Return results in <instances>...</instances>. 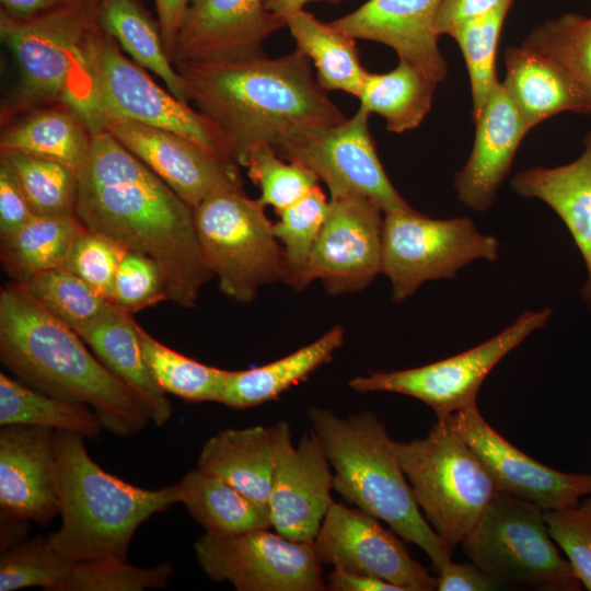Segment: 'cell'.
<instances>
[{
	"instance_id": "cell-48",
	"label": "cell",
	"mask_w": 591,
	"mask_h": 591,
	"mask_svg": "<svg viewBox=\"0 0 591 591\" xmlns=\"http://www.w3.org/2000/svg\"><path fill=\"white\" fill-rule=\"evenodd\" d=\"M34 217L13 170L0 157V237L15 233Z\"/></svg>"
},
{
	"instance_id": "cell-11",
	"label": "cell",
	"mask_w": 591,
	"mask_h": 591,
	"mask_svg": "<svg viewBox=\"0 0 591 591\" xmlns=\"http://www.w3.org/2000/svg\"><path fill=\"white\" fill-rule=\"evenodd\" d=\"M500 244L480 233L468 217L433 219L415 209L384 212L382 266L396 303L412 297L422 283L455 278L476 259L495 262Z\"/></svg>"
},
{
	"instance_id": "cell-6",
	"label": "cell",
	"mask_w": 591,
	"mask_h": 591,
	"mask_svg": "<svg viewBox=\"0 0 591 591\" xmlns=\"http://www.w3.org/2000/svg\"><path fill=\"white\" fill-rule=\"evenodd\" d=\"M99 26L93 0L24 19L0 12L1 39L18 69L16 84L1 109L2 123L55 104L74 111L84 86L86 44Z\"/></svg>"
},
{
	"instance_id": "cell-50",
	"label": "cell",
	"mask_w": 591,
	"mask_h": 591,
	"mask_svg": "<svg viewBox=\"0 0 591 591\" xmlns=\"http://www.w3.org/2000/svg\"><path fill=\"white\" fill-rule=\"evenodd\" d=\"M515 0H443L438 21L439 35L465 21L486 15L502 7H512Z\"/></svg>"
},
{
	"instance_id": "cell-33",
	"label": "cell",
	"mask_w": 591,
	"mask_h": 591,
	"mask_svg": "<svg viewBox=\"0 0 591 591\" xmlns=\"http://www.w3.org/2000/svg\"><path fill=\"white\" fill-rule=\"evenodd\" d=\"M83 228L77 216H35L15 233L0 237L3 271L13 282L24 283L38 274L63 267Z\"/></svg>"
},
{
	"instance_id": "cell-35",
	"label": "cell",
	"mask_w": 591,
	"mask_h": 591,
	"mask_svg": "<svg viewBox=\"0 0 591 591\" xmlns=\"http://www.w3.org/2000/svg\"><path fill=\"white\" fill-rule=\"evenodd\" d=\"M38 426L95 439L103 426L85 404L72 403L38 392L0 373V426Z\"/></svg>"
},
{
	"instance_id": "cell-43",
	"label": "cell",
	"mask_w": 591,
	"mask_h": 591,
	"mask_svg": "<svg viewBox=\"0 0 591 591\" xmlns=\"http://www.w3.org/2000/svg\"><path fill=\"white\" fill-rule=\"evenodd\" d=\"M243 166L260 190V202L271 206L276 212L301 200L318 186V178L311 170L281 158L268 143L252 148Z\"/></svg>"
},
{
	"instance_id": "cell-26",
	"label": "cell",
	"mask_w": 591,
	"mask_h": 591,
	"mask_svg": "<svg viewBox=\"0 0 591 591\" xmlns=\"http://www.w3.org/2000/svg\"><path fill=\"white\" fill-rule=\"evenodd\" d=\"M137 327L132 314L114 304L97 321L76 333L99 360L134 391L150 420L162 426L172 415V405L144 361Z\"/></svg>"
},
{
	"instance_id": "cell-36",
	"label": "cell",
	"mask_w": 591,
	"mask_h": 591,
	"mask_svg": "<svg viewBox=\"0 0 591 591\" xmlns=\"http://www.w3.org/2000/svg\"><path fill=\"white\" fill-rule=\"evenodd\" d=\"M522 45L553 61L581 93L591 114V16L565 13L547 20Z\"/></svg>"
},
{
	"instance_id": "cell-42",
	"label": "cell",
	"mask_w": 591,
	"mask_h": 591,
	"mask_svg": "<svg viewBox=\"0 0 591 591\" xmlns=\"http://www.w3.org/2000/svg\"><path fill=\"white\" fill-rule=\"evenodd\" d=\"M73 564L53 546L48 535L24 540L1 552L0 591L33 587L59 591Z\"/></svg>"
},
{
	"instance_id": "cell-53",
	"label": "cell",
	"mask_w": 591,
	"mask_h": 591,
	"mask_svg": "<svg viewBox=\"0 0 591 591\" xmlns=\"http://www.w3.org/2000/svg\"><path fill=\"white\" fill-rule=\"evenodd\" d=\"M77 1L79 0H0L1 12L18 19L34 16Z\"/></svg>"
},
{
	"instance_id": "cell-55",
	"label": "cell",
	"mask_w": 591,
	"mask_h": 591,
	"mask_svg": "<svg viewBox=\"0 0 591 591\" xmlns=\"http://www.w3.org/2000/svg\"><path fill=\"white\" fill-rule=\"evenodd\" d=\"M312 1H327L331 3H337L340 0H265V7L270 12L285 16L292 11L303 9L306 3Z\"/></svg>"
},
{
	"instance_id": "cell-38",
	"label": "cell",
	"mask_w": 591,
	"mask_h": 591,
	"mask_svg": "<svg viewBox=\"0 0 591 591\" xmlns=\"http://www.w3.org/2000/svg\"><path fill=\"white\" fill-rule=\"evenodd\" d=\"M36 217L77 216L80 176L62 163L16 152H1Z\"/></svg>"
},
{
	"instance_id": "cell-2",
	"label": "cell",
	"mask_w": 591,
	"mask_h": 591,
	"mask_svg": "<svg viewBox=\"0 0 591 591\" xmlns=\"http://www.w3.org/2000/svg\"><path fill=\"white\" fill-rule=\"evenodd\" d=\"M193 102L229 140L233 160L244 165L252 148L277 153L310 134L347 117L314 77L311 60L296 49L225 61L174 63Z\"/></svg>"
},
{
	"instance_id": "cell-9",
	"label": "cell",
	"mask_w": 591,
	"mask_h": 591,
	"mask_svg": "<svg viewBox=\"0 0 591 591\" xmlns=\"http://www.w3.org/2000/svg\"><path fill=\"white\" fill-rule=\"evenodd\" d=\"M204 260L232 300L248 303L260 287L281 280L282 250L259 199L243 185L222 187L194 208Z\"/></svg>"
},
{
	"instance_id": "cell-56",
	"label": "cell",
	"mask_w": 591,
	"mask_h": 591,
	"mask_svg": "<svg viewBox=\"0 0 591 591\" xmlns=\"http://www.w3.org/2000/svg\"><path fill=\"white\" fill-rule=\"evenodd\" d=\"M93 1L100 2L101 0H93Z\"/></svg>"
},
{
	"instance_id": "cell-47",
	"label": "cell",
	"mask_w": 591,
	"mask_h": 591,
	"mask_svg": "<svg viewBox=\"0 0 591 591\" xmlns=\"http://www.w3.org/2000/svg\"><path fill=\"white\" fill-rule=\"evenodd\" d=\"M164 300L159 266L144 255L126 251L115 276L112 303L132 314Z\"/></svg>"
},
{
	"instance_id": "cell-23",
	"label": "cell",
	"mask_w": 591,
	"mask_h": 591,
	"mask_svg": "<svg viewBox=\"0 0 591 591\" xmlns=\"http://www.w3.org/2000/svg\"><path fill=\"white\" fill-rule=\"evenodd\" d=\"M474 124L473 149L464 166L455 174L453 186L464 206L480 212L495 204L529 129L501 82L493 90Z\"/></svg>"
},
{
	"instance_id": "cell-21",
	"label": "cell",
	"mask_w": 591,
	"mask_h": 591,
	"mask_svg": "<svg viewBox=\"0 0 591 591\" xmlns=\"http://www.w3.org/2000/svg\"><path fill=\"white\" fill-rule=\"evenodd\" d=\"M55 431L38 426L1 427V512L42 526L59 514Z\"/></svg>"
},
{
	"instance_id": "cell-17",
	"label": "cell",
	"mask_w": 591,
	"mask_h": 591,
	"mask_svg": "<svg viewBox=\"0 0 591 591\" xmlns=\"http://www.w3.org/2000/svg\"><path fill=\"white\" fill-rule=\"evenodd\" d=\"M442 419L476 453L498 491L544 511L575 505L591 495V474L563 473L533 460L487 424L476 404Z\"/></svg>"
},
{
	"instance_id": "cell-34",
	"label": "cell",
	"mask_w": 591,
	"mask_h": 591,
	"mask_svg": "<svg viewBox=\"0 0 591 591\" xmlns=\"http://www.w3.org/2000/svg\"><path fill=\"white\" fill-rule=\"evenodd\" d=\"M437 83L399 59L385 73L367 72L358 96L360 107L382 116L386 129L404 132L417 128L429 113Z\"/></svg>"
},
{
	"instance_id": "cell-7",
	"label": "cell",
	"mask_w": 591,
	"mask_h": 591,
	"mask_svg": "<svg viewBox=\"0 0 591 591\" xmlns=\"http://www.w3.org/2000/svg\"><path fill=\"white\" fill-rule=\"evenodd\" d=\"M78 116L91 132L102 116H114L179 134L233 161L232 146L199 111L157 84L143 67L128 59L100 25L85 48V81Z\"/></svg>"
},
{
	"instance_id": "cell-46",
	"label": "cell",
	"mask_w": 591,
	"mask_h": 591,
	"mask_svg": "<svg viewBox=\"0 0 591 591\" xmlns=\"http://www.w3.org/2000/svg\"><path fill=\"white\" fill-rule=\"evenodd\" d=\"M554 542L564 551L579 581L591 591V497L560 509L545 510Z\"/></svg>"
},
{
	"instance_id": "cell-14",
	"label": "cell",
	"mask_w": 591,
	"mask_h": 591,
	"mask_svg": "<svg viewBox=\"0 0 591 591\" xmlns=\"http://www.w3.org/2000/svg\"><path fill=\"white\" fill-rule=\"evenodd\" d=\"M369 112L359 107L352 117L316 130L278 154L311 170L327 186L331 196L361 195L384 212L413 209L381 164L369 129Z\"/></svg>"
},
{
	"instance_id": "cell-18",
	"label": "cell",
	"mask_w": 591,
	"mask_h": 591,
	"mask_svg": "<svg viewBox=\"0 0 591 591\" xmlns=\"http://www.w3.org/2000/svg\"><path fill=\"white\" fill-rule=\"evenodd\" d=\"M104 129L142 161L193 208L213 192L243 185L237 164L174 131L129 119L102 116Z\"/></svg>"
},
{
	"instance_id": "cell-40",
	"label": "cell",
	"mask_w": 591,
	"mask_h": 591,
	"mask_svg": "<svg viewBox=\"0 0 591 591\" xmlns=\"http://www.w3.org/2000/svg\"><path fill=\"white\" fill-rule=\"evenodd\" d=\"M22 285L54 317L74 332L94 323L114 305L66 268L38 274Z\"/></svg>"
},
{
	"instance_id": "cell-19",
	"label": "cell",
	"mask_w": 591,
	"mask_h": 591,
	"mask_svg": "<svg viewBox=\"0 0 591 591\" xmlns=\"http://www.w3.org/2000/svg\"><path fill=\"white\" fill-rule=\"evenodd\" d=\"M321 440L304 432L292 445L288 422L280 421V439L268 510L271 526L287 538L314 542L333 503V473Z\"/></svg>"
},
{
	"instance_id": "cell-45",
	"label": "cell",
	"mask_w": 591,
	"mask_h": 591,
	"mask_svg": "<svg viewBox=\"0 0 591 591\" xmlns=\"http://www.w3.org/2000/svg\"><path fill=\"white\" fill-rule=\"evenodd\" d=\"M125 253L126 250L113 240L84 227L62 268L111 301L115 276Z\"/></svg>"
},
{
	"instance_id": "cell-49",
	"label": "cell",
	"mask_w": 591,
	"mask_h": 591,
	"mask_svg": "<svg viewBox=\"0 0 591 591\" xmlns=\"http://www.w3.org/2000/svg\"><path fill=\"white\" fill-rule=\"evenodd\" d=\"M438 573L439 591H489L502 586L474 563L456 564L451 560Z\"/></svg>"
},
{
	"instance_id": "cell-24",
	"label": "cell",
	"mask_w": 591,
	"mask_h": 591,
	"mask_svg": "<svg viewBox=\"0 0 591 591\" xmlns=\"http://www.w3.org/2000/svg\"><path fill=\"white\" fill-rule=\"evenodd\" d=\"M511 187L522 197L545 202L565 223L586 265L581 296L591 311V129L576 160L555 167L519 171L511 179Z\"/></svg>"
},
{
	"instance_id": "cell-8",
	"label": "cell",
	"mask_w": 591,
	"mask_h": 591,
	"mask_svg": "<svg viewBox=\"0 0 591 591\" xmlns=\"http://www.w3.org/2000/svg\"><path fill=\"white\" fill-rule=\"evenodd\" d=\"M395 450L424 517L453 551L498 493L490 475L443 419L422 439L395 442Z\"/></svg>"
},
{
	"instance_id": "cell-13",
	"label": "cell",
	"mask_w": 591,
	"mask_h": 591,
	"mask_svg": "<svg viewBox=\"0 0 591 591\" xmlns=\"http://www.w3.org/2000/svg\"><path fill=\"white\" fill-rule=\"evenodd\" d=\"M202 571L237 591H321L326 589L314 542H298L268 529L235 535L204 534L194 544Z\"/></svg>"
},
{
	"instance_id": "cell-41",
	"label": "cell",
	"mask_w": 591,
	"mask_h": 591,
	"mask_svg": "<svg viewBox=\"0 0 591 591\" xmlns=\"http://www.w3.org/2000/svg\"><path fill=\"white\" fill-rule=\"evenodd\" d=\"M328 209V200L316 186L304 198L276 212L274 233L283 256V282L296 290L304 289L305 270Z\"/></svg>"
},
{
	"instance_id": "cell-25",
	"label": "cell",
	"mask_w": 591,
	"mask_h": 591,
	"mask_svg": "<svg viewBox=\"0 0 591 591\" xmlns=\"http://www.w3.org/2000/svg\"><path fill=\"white\" fill-rule=\"evenodd\" d=\"M280 439V422L219 431L204 444L198 468L268 507Z\"/></svg>"
},
{
	"instance_id": "cell-51",
	"label": "cell",
	"mask_w": 591,
	"mask_h": 591,
	"mask_svg": "<svg viewBox=\"0 0 591 591\" xmlns=\"http://www.w3.org/2000/svg\"><path fill=\"white\" fill-rule=\"evenodd\" d=\"M190 0H154L165 51L173 61L176 37Z\"/></svg>"
},
{
	"instance_id": "cell-44",
	"label": "cell",
	"mask_w": 591,
	"mask_h": 591,
	"mask_svg": "<svg viewBox=\"0 0 591 591\" xmlns=\"http://www.w3.org/2000/svg\"><path fill=\"white\" fill-rule=\"evenodd\" d=\"M173 573L165 561L150 568L136 567L120 558L77 561L59 591H142L163 589Z\"/></svg>"
},
{
	"instance_id": "cell-10",
	"label": "cell",
	"mask_w": 591,
	"mask_h": 591,
	"mask_svg": "<svg viewBox=\"0 0 591 591\" xmlns=\"http://www.w3.org/2000/svg\"><path fill=\"white\" fill-rule=\"evenodd\" d=\"M461 545L472 563L502 586L580 590L554 544L544 510L533 502L498 491Z\"/></svg>"
},
{
	"instance_id": "cell-28",
	"label": "cell",
	"mask_w": 591,
	"mask_h": 591,
	"mask_svg": "<svg viewBox=\"0 0 591 591\" xmlns=\"http://www.w3.org/2000/svg\"><path fill=\"white\" fill-rule=\"evenodd\" d=\"M92 132L65 104L33 109L1 134L0 151L23 152L65 164L79 176L85 167Z\"/></svg>"
},
{
	"instance_id": "cell-15",
	"label": "cell",
	"mask_w": 591,
	"mask_h": 591,
	"mask_svg": "<svg viewBox=\"0 0 591 591\" xmlns=\"http://www.w3.org/2000/svg\"><path fill=\"white\" fill-rule=\"evenodd\" d=\"M383 217L381 207L364 196H331L305 270L304 288L320 280L335 296L370 285L381 274Z\"/></svg>"
},
{
	"instance_id": "cell-20",
	"label": "cell",
	"mask_w": 591,
	"mask_h": 591,
	"mask_svg": "<svg viewBox=\"0 0 591 591\" xmlns=\"http://www.w3.org/2000/svg\"><path fill=\"white\" fill-rule=\"evenodd\" d=\"M285 26V18L267 10L265 0H190L177 33L173 63L264 55V42Z\"/></svg>"
},
{
	"instance_id": "cell-39",
	"label": "cell",
	"mask_w": 591,
	"mask_h": 591,
	"mask_svg": "<svg viewBox=\"0 0 591 591\" xmlns=\"http://www.w3.org/2000/svg\"><path fill=\"white\" fill-rule=\"evenodd\" d=\"M511 7L499 8L486 15L453 26L448 35L459 45L470 78L474 123L493 90L500 83L496 74V54L506 16Z\"/></svg>"
},
{
	"instance_id": "cell-52",
	"label": "cell",
	"mask_w": 591,
	"mask_h": 591,
	"mask_svg": "<svg viewBox=\"0 0 591 591\" xmlns=\"http://www.w3.org/2000/svg\"><path fill=\"white\" fill-rule=\"evenodd\" d=\"M325 580L331 591H403L399 587L383 579L349 572L340 568H334Z\"/></svg>"
},
{
	"instance_id": "cell-30",
	"label": "cell",
	"mask_w": 591,
	"mask_h": 591,
	"mask_svg": "<svg viewBox=\"0 0 591 591\" xmlns=\"http://www.w3.org/2000/svg\"><path fill=\"white\" fill-rule=\"evenodd\" d=\"M177 484L179 502L207 533L227 536L271 526L268 507L216 475L197 467Z\"/></svg>"
},
{
	"instance_id": "cell-37",
	"label": "cell",
	"mask_w": 591,
	"mask_h": 591,
	"mask_svg": "<svg viewBox=\"0 0 591 591\" xmlns=\"http://www.w3.org/2000/svg\"><path fill=\"white\" fill-rule=\"evenodd\" d=\"M144 361L157 384L187 402L220 403L228 370L210 367L163 345L138 324Z\"/></svg>"
},
{
	"instance_id": "cell-32",
	"label": "cell",
	"mask_w": 591,
	"mask_h": 591,
	"mask_svg": "<svg viewBox=\"0 0 591 591\" xmlns=\"http://www.w3.org/2000/svg\"><path fill=\"white\" fill-rule=\"evenodd\" d=\"M99 22L135 62L157 74L179 101L188 103L182 78L167 56L159 22L138 0H101Z\"/></svg>"
},
{
	"instance_id": "cell-16",
	"label": "cell",
	"mask_w": 591,
	"mask_h": 591,
	"mask_svg": "<svg viewBox=\"0 0 591 591\" xmlns=\"http://www.w3.org/2000/svg\"><path fill=\"white\" fill-rule=\"evenodd\" d=\"M320 559L334 568L369 575L403 591L437 590V578L410 557L379 519L333 501L315 536Z\"/></svg>"
},
{
	"instance_id": "cell-31",
	"label": "cell",
	"mask_w": 591,
	"mask_h": 591,
	"mask_svg": "<svg viewBox=\"0 0 591 591\" xmlns=\"http://www.w3.org/2000/svg\"><path fill=\"white\" fill-rule=\"evenodd\" d=\"M297 49L316 68V80L325 91L339 90L359 96L367 70L355 38L324 23L304 9L283 16Z\"/></svg>"
},
{
	"instance_id": "cell-29",
	"label": "cell",
	"mask_w": 591,
	"mask_h": 591,
	"mask_svg": "<svg viewBox=\"0 0 591 591\" xmlns=\"http://www.w3.org/2000/svg\"><path fill=\"white\" fill-rule=\"evenodd\" d=\"M344 337L345 329L336 325L315 341L276 361L248 370L228 371L220 403L244 409L278 399L290 386L331 361Z\"/></svg>"
},
{
	"instance_id": "cell-54",
	"label": "cell",
	"mask_w": 591,
	"mask_h": 591,
	"mask_svg": "<svg viewBox=\"0 0 591 591\" xmlns=\"http://www.w3.org/2000/svg\"><path fill=\"white\" fill-rule=\"evenodd\" d=\"M27 520L1 512V552L26 540Z\"/></svg>"
},
{
	"instance_id": "cell-1",
	"label": "cell",
	"mask_w": 591,
	"mask_h": 591,
	"mask_svg": "<svg viewBox=\"0 0 591 591\" xmlns=\"http://www.w3.org/2000/svg\"><path fill=\"white\" fill-rule=\"evenodd\" d=\"M76 213L86 229L152 259L166 300L196 305L213 275L201 254L194 208L104 129L92 132Z\"/></svg>"
},
{
	"instance_id": "cell-12",
	"label": "cell",
	"mask_w": 591,
	"mask_h": 591,
	"mask_svg": "<svg viewBox=\"0 0 591 591\" xmlns=\"http://www.w3.org/2000/svg\"><path fill=\"white\" fill-rule=\"evenodd\" d=\"M552 309L523 312L510 326L455 356L405 370L372 372L349 381L358 393L390 392L417 398L438 419L476 404L483 381L530 334L545 326Z\"/></svg>"
},
{
	"instance_id": "cell-22",
	"label": "cell",
	"mask_w": 591,
	"mask_h": 591,
	"mask_svg": "<svg viewBox=\"0 0 591 591\" xmlns=\"http://www.w3.org/2000/svg\"><path fill=\"white\" fill-rule=\"evenodd\" d=\"M443 0H367L329 24L355 39L384 44L439 84L448 74L437 31Z\"/></svg>"
},
{
	"instance_id": "cell-5",
	"label": "cell",
	"mask_w": 591,
	"mask_h": 591,
	"mask_svg": "<svg viewBox=\"0 0 591 591\" xmlns=\"http://www.w3.org/2000/svg\"><path fill=\"white\" fill-rule=\"evenodd\" d=\"M61 525L48 534L53 546L73 563L126 559L137 529L179 502L178 484L143 489L104 471L82 436L56 430Z\"/></svg>"
},
{
	"instance_id": "cell-4",
	"label": "cell",
	"mask_w": 591,
	"mask_h": 591,
	"mask_svg": "<svg viewBox=\"0 0 591 591\" xmlns=\"http://www.w3.org/2000/svg\"><path fill=\"white\" fill-rule=\"evenodd\" d=\"M312 429L333 473L334 489L361 511L384 521L404 541L419 546L439 571L452 549L421 513L393 441L372 412L343 418L312 408Z\"/></svg>"
},
{
	"instance_id": "cell-3",
	"label": "cell",
	"mask_w": 591,
	"mask_h": 591,
	"mask_svg": "<svg viewBox=\"0 0 591 591\" xmlns=\"http://www.w3.org/2000/svg\"><path fill=\"white\" fill-rule=\"evenodd\" d=\"M69 326L20 283L0 291V360L21 383L56 398L85 404L120 438L150 417L134 391L109 371Z\"/></svg>"
},
{
	"instance_id": "cell-27",
	"label": "cell",
	"mask_w": 591,
	"mask_h": 591,
	"mask_svg": "<svg viewBox=\"0 0 591 591\" xmlns=\"http://www.w3.org/2000/svg\"><path fill=\"white\" fill-rule=\"evenodd\" d=\"M505 68L502 88L529 130L559 113L590 114L575 84L540 53L522 44L509 46Z\"/></svg>"
}]
</instances>
